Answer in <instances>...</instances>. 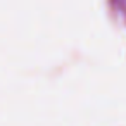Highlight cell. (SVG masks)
Instances as JSON below:
<instances>
[]
</instances>
